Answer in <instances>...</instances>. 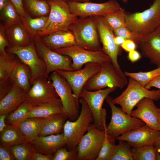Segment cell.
Here are the masks:
<instances>
[{
    "label": "cell",
    "mask_w": 160,
    "mask_h": 160,
    "mask_svg": "<svg viewBox=\"0 0 160 160\" xmlns=\"http://www.w3.org/2000/svg\"><path fill=\"white\" fill-rule=\"evenodd\" d=\"M26 13L33 18L48 16L50 8L47 0H23Z\"/></svg>",
    "instance_id": "29"
},
{
    "label": "cell",
    "mask_w": 160,
    "mask_h": 160,
    "mask_svg": "<svg viewBox=\"0 0 160 160\" xmlns=\"http://www.w3.org/2000/svg\"><path fill=\"white\" fill-rule=\"evenodd\" d=\"M7 0H0V11H1L4 7Z\"/></svg>",
    "instance_id": "53"
},
{
    "label": "cell",
    "mask_w": 160,
    "mask_h": 160,
    "mask_svg": "<svg viewBox=\"0 0 160 160\" xmlns=\"http://www.w3.org/2000/svg\"><path fill=\"white\" fill-rule=\"evenodd\" d=\"M12 3L18 13L21 16H23L26 14L24 9L23 0H10Z\"/></svg>",
    "instance_id": "46"
},
{
    "label": "cell",
    "mask_w": 160,
    "mask_h": 160,
    "mask_svg": "<svg viewBox=\"0 0 160 160\" xmlns=\"http://www.w3.org/2000/svg\"><path fill=\"white\" fill-rule=\"evenodd\" d=\"M144 98L155 101L159 100L160 99V89L150 90L135 80L129 77L125 89L119 96L113 98L112 102L115 104L120 105L124 112L130 115L134 107Z\"/></svg>",
    "instance_id": "5"
},
{
    "label": "cell",
    "mask_w": 160,
    "mask_h": 160,
    "mask_svg": "<svg viewBox=\"0 0 160 160\" xmlns=\"http://www.w3.org/2000/svg\"><path fill=\"white\" fill-rule=\"evenodd\" d=\"M54 51L70 57L72 61L71 66L73 70L81 68L84 65L95 63L101 65L107 62H112L110 57L103 50L94 51L82 48L77 45L61 48Z\"/></svg>",
    "instance_id": "12"
},
{
    "label": "cell",
    "mask_w": 160,
    "mask_h": 160,
    "mask_svg": "<svg viewBox=\"0 0 160 160\" xmlns=\"http://www.w3.org/2000/svg\"><path fill=\"white\" fill-rule=\"evenodd\" d=\"M116 87H108L105 89L90 91L83 89L79 98H83L87 103L93 117V125L99 129L105 130L107 127L106 111L102 108L103 102L110 93L114 92Z\"/></svg>",
    "instance_id": "9"
},
{
    "label": "cell",
    "mask_w": 160,
    "mask_h": 160,
    "mask_svg": "<svg viewBox=\"0 0 160 160\" xmlns=\"http://www.w3.org/2000/svg\"><path fill=\"white\" fill-rule=\"evenodd\" d=\"M157 151L153 145L131 148L134 160H156Z\"/></svg>",
    "instance_id": "36"
},
{
    "label": "cell",
    "mask_w": 160,
    "mask_h": 160,
    "mask_svg": "<svg viewBox=\"0 0 160 160\" xmlns=\"http://www.w3.org/2000/svg\"><path fill=\"white\" fill-rule=\"evenodd\" d=\"M78 156L77 147L69 151L66 148L58 149L53 155L52 160H76Z\"/></svg>",
    "instance_id": "41"
},
{
    "label": "cell",
    "mask_w": 160,
    "mask_h": 160,
    "mask_svg": "<svg viewBox=\"0 0 160 160\" xmlns=\"http://www.w3.org/2000/svg\"><path fill=\"white\" fill-rule=\"evenodd\" d=\"M156 160H160V153L157 151L156 153Z\"/></svg>",
    "instance_id": "55"
},
{
    "label": "cell",
    "mask_w": 160,
    "mask_h": 160,
    "mask_svg": "<svg viewBox=\"0 0 160 160\" xmlns=\"http://www.w3.org/2000/svg\"><path fill=\"white\" fill-rule=\"evenodd\" d=\"M69 0L71 1H74V2L82 3V2H87V1H89L91 0Z\"/></svg>",
    "instance_id": "54"
},
{
    "label": "cell",
    "mask_w": 160,
    "mask_h": 160,
    "mask_svg": "<svg viewBox=\"0 0 160 160\" xmlns=\"http://www.w3.org/2000/svg\"><path fill=\"white\" fill-rule=\"evenodd\" d=\"M33 107L28 101L25 100L14 111L7 115L5 119L6 124L17 127L25 119Z\"/></svg>",
    "instance_id": "34"
},
{
    "label": "cell",
    "mask_w": 160,
    "mask_h": 160,
    "mask_svg": "<svg viewBox=\"0 0 160 160\" xmlns=\"http://www.w3.org/2000/svg\"><path fill=\"white\" fill-rule=\"evenodd\" d=\"M49 79L61 100L63 112L67 116L69 120H75L80 113L79 103V99L74 95L71 86L57 71L52 72Z\"/></svg>",
    "instance_id": "8"
},
{
    "label": "cell",
    "mask_w": 160,
    "mask_h": 160,
    "mask_svg": "<svg viewBox=\"0 0 160 160\" xmlns=\"http://www.w3.org/2000/svg\"><path fill=\"white\" fill-rule=\"evenodd\" d=\"M50 8L47 22L37 36L41 37L53 32L68 29L78 18L71 12L67 1L63 0H47Z\"/></svg>",
    "instance_id": "4"
},
{
    "label": "cell",
    "mask_w": 160,
    "mask_h": 160,
    "mask_svg": "<svg viewBox=\"0 0 160 160\" xmlns=\"http://www.w3.org/2000/svg\"><path fill=\"white\" fill-rule=\"evenodd\" d=\"M124 3L127 4L128 2V0H121Z\"/></svg>",
    "instance_id": "57"
},
{
    "label": "cell",
    "mask_w": 160,
    "mask_h": 160,
    "mask_svg": "<svg viewBox=\"0 0 160 160\" xmlns=\"http://www.w3.org/2000/svg\"><path fill=\"white\" fill-rule=\"evenodd\" d=\"M67 2L71 12L79 18L102 16L114 12L121 7L115 0H110L103 3L90 1L80 3L70 0Z\"/></svg>",
    "instance_id": "14"
},
{
    "label": "cell",
    "mask_w": 160,
    "mask_h": 160,
    "mask_svg": "<svg viewBox=\"0 0 160 160\" xmlns=\"http://www.w3.org/2000/svg\"><path fill=\"white\" fill-rule=\"evenodd\" d=\"M10 147L0 145V160H14Z\"/></svg>",
    "instance_id": "44"
},
{
    "label": "cell",
    "mask_w": 160,
    "mask_h": 160,
    "mask_svg": "<svg viewBox=\"0 0 160 160\" xmlns=\"http://www.w3.org/2000/svg\"><path fill=\"white\" fill-rule=\"evenodd\" d=\"M43 119L41 118H28L18 124L17 127L27 142L31 143L38 138Z\"/></svg>",
    "instance_id": "28"
},
{
    "label": "cell",
    "mask_w": 160,
    "mask_h": 160,
    "mask_svg": "<svg viewBox=\"0 0 160 160\" xmlns=\"http://www.w3.org/2000/svg\"><path fill=\"white\" fill-rule=\"evenodd\" d=\"M13 55L6 52L0 53V84L9 78L17 60L13 58Z\"/></svg>",
    "instance_id": "35"
},
{
    "label": "cell",
    "mask_w": 160,
    "mask_h": 160,
    "mask_svg": "<svg viewBox=\"0 0 160 160\" xmlns=\"http://www.w3.org/2000/svg\"><path fill=\"white\" fill-rule=\"evenodd\" d=\"M46 76L35 79L27 92L26 100L34 106L59 98L52 82Z\"/></svg>",
    "instance_id": "16"
},
{
    "label": "cell",
    "mask_w": 160,
    "mask_h": 160,
    "mask_svg": "<svg viewBox=\"0 0 160 160\" xmlns=\"http://www.w3.org/2000/svg\"><path fill=\"white\" fill-rule=\"evenodd\" d=\"M101 65L100 71L86 82L83 89L95 91L105 87L123 89L128 84L126 75L119 73L111 62H105Z\"/></svg>",
    "instance_id": "7"
},
{
    "label": "cell",
    "mask_w": 160,
    "mask_h": 160,
    "mask_svg": "<svg viewBox=\"0 0 160 160\" xmlns=\"http://www.w3.org/2000/svg\"><path fill=\"white\" fill-rule=\"evenodd\" d=\"M126 14L124 9L121 7L114 12L100 17L105 25L113 32L114 30L119 28L126 26Z\"/></svg>",
    "instance_id": "32"
},
{
    "label": "cell",
    "mask_w": 160,
    "mask_h": 160,
    "mask_svg": "<svg viewBox=\"0 0 160 160\" xmlns=\"http://www.w3.org/2000/svg\"><path fill=\"white\" fill-rule=\"evenodd\" d=\"M34 151L52 157L58 149L66 146L63 132L45 136H39L30 143Z\"/></svg>",
    "instance_id": "21"
},
{
    "label": "cell",
    "mask_w": 160,
    "mask_h": 160,
    "mask_svg": "<svg viewBox=\"0 0 160 160\" xmlns=\"http://www.w3.org/2000/svg\"><path fill=\"white\" fill-rule=\"evenodd\" d=\"M63 113L60 98L33 107L25 119L30 118H44L55 114Z\"/></svg>",
    "instance_id": "27"
},
{
    "label": "cell",
    "mask_w": 160,
    "mask_h": 160,
    "mask_svg": "<svg viewBox=\"0 0 160 160\" xmlns=\"http://www.w3.org/2000/svg\"><path fill=\"white\" fill-rule=\"evenodd\" d=\"M5 28L9 47H24L31 43L32 38L21 22Z\"/></svg>",
    "instance_id": "25"
},
{
    "label": "cell",
    "mask_w": 160,
    "mask_h": 160,
    "mask_svg": "<svg viewBox=\"0 0 160 160\" xmlns=\"http://www.w3.org/2000/svg\"><path fill=\"white\" fill-rule=\"evenodd\" d=\"M141 57L140 54L136 50L129 52L128 58L132 63H135L140 60Z\"/></svg>",
    "instance_id": "47"
},
{
    "label": "cell",
    "mask_w": 160,
    "mask_h": 160,
    "mask_svg": "<svg viewBox=\"0 0 160 160\" xmlns=\"http://www.w3.org/2000/svg\"><path fill=\"white\" fill-rule=\"evenodd\" d=\"M52 157L46 156L33 151L31 160H52Z\"/></svg>",
    "instance_id": "48"
},
{
    "label": "cell",
    "mask_w": 160,
    "mask_h": 160,
    "mask_svg": "<svg viewBox=\"0 0 160 160\" xmlns=\"http://www.w3.org/2000/svg\"><path fill=\"white\" fill-rule=\"evenodd\" d=\"M124 73L126 76L134 79L142 86L145 87L151 81L160 75V66L147 72H130L125 71Z\"/></svg>",
    "instance_id": "37"
},
{
    "label": "cell",
    "mask_w": 160,
    "mask_h": 160,
    "mask_svg": "<svg viewBox=\"0 0 160 160\" xmlns=\"http://www.w3.org/2000/svg\"><path fill=\"white\" fill-rule=\"evenodd\" d=\"M126 23L138 37L153 32L160 25V0H154L149 8L142 12L127 13Z\"/></svg>",
    "instance_id": "1"
},
{
    "label": "cell",
    "mask_w": 160,
    "mask_h": 160,
    "mask_svg": "<svg viewBox=\"0 0 160 160\" xmlns=\"http://www.w3.org/2000/svg\"><path fill=\"white\" fill-rule=\"evenodd\" d=\"M68 119V116L63 113L43 118L39 136H45L63 132L64 125Z\"/></svg>",
    "instance_id": "24"
},
{
    "label": "cell",
    "mask_w": 160,
    "mask_h": 160,
    "mask_svg": "<svg viewBox=\"0 0 160 160\" xmlns=\"http://www.w3.org/2000/svg\"><path fill=\"white\" fill-rule=\"evenodd\" d=\"M31 73L26 65L16 60L9 78L12 84L18 86L27 92L31 87Z\"/></svg>",
    "instance_id": "26"
},
{
    "label": "cell",
    "mask_w": 160,
    "mask_h": 160,
    "mask_svg": "<svg viewBox=\"0 0 160 160\" xmlns=\"http://www.w3.org/2000/svg\"><path fill=\"white\" fill-rule=\"evenodd\" d=\"M9 47L5 32V28L1 23L0 24V53L6 52L5 48Z\"/></svg>",
    "instance_id": "43"
},
{
    "label": "cell",
    "mask_w": 160,
    "mask_h": 160,
    "mask_svg": "<svg viewBox=\"0 0 160 160\" xmlns=\"http://www.w3.org/2000/svg\"><path fill=\"white\" fill-rule=\"evenodd\" d=\"M37 53L46 65L47 75L59 70L74 71L71 65L72 59L69 56L60 54L46 46L40 37L36 35L32 37Z\"/></svg>",
    "instance_id": "11"
},
{
    "label": "cell",
    "mask_w": 160,
    "mask_h": 160,
    "mask_svg": "<svg viewBox=\"0 0 160 160\" xmlns=\"http://www.w3.org/2000/svg\"><path fill=\"white\" fill-rule=\"evenodd\" d=\"M96 19L100 42L102 44L103 51L111 59L112 63L117 70L121 74H125L120 66L118 57L120 54V47L114 41L115 35L104 23L100 16H94Z\"/></svg>",
    "instance_id": "18"
},
{
    "label": "cell",
    "mask_w": 160,
    "mask_h": 160,
    "mask_svg": "<svg viewBox=\"0 0 160 160\" xmlns=\"http://www.w3.org/2000/svg\"><path fill=\"white\" fill-rule=\"evenodd\" d=\"M63 0L64 1H69V0Z\"/></svg>",
    "instance_id": "59"
},
{
    "label": "cell",
    "mask_w": 160,
    "mask_h": 160,
    "mask_svg": "<svg viewBox=\"0 0 160 160\" xmlns=\"http://www.w3.org/2000/svg\"><path fill=\"white\" fill-rule=\"evenodd\" d=\"M137 44L133 40L130 39H125L121 47L125 51L129 52L136 50Z\"/></svg>",
    "instance_id": "45"
},
{
    "label": "cell",
    "mask_w": 160,
    "mask_h": 160,
    "mask_svg": "<svg viewBox=\"0 0 160 160\" xmlns=\"http://www.w3.org/2000/svg\"><path fill=\"white\" fill-rule=\"evenodd\" d=\"M0 18L5 27L21 22V16L10 0H7L4 7L0 11Z\"/></svg>",
    "instance_id": "33"
},
{
    "label": "cell",
    "mask_w": 160,
    "mask_h": 160,
    "mask_svg": "<svg viewBox=\"0 0 160 160\" xmlns=\"http://www.w3.org/2000/svg\"><path fill=\"white\" fill-rule=\"evenodd\" d=\"M48 16L33 18L26 13L21 16V23L32 37L37 35L46 25Z\"/></svg>",
    "instance_id": "31"
},
{
    "label": "cell",
    "mask_w": 160,
    "mask_h": 160,
    "mask_svg": "<svg viewBox=\"0 0 160 160\" xmlns=\"http://www.w3.org/2000/svg\"><path fill=\"white\" fill-rule=\"evenodd\" d=\"M15 160H31L33 149L30 143L26 142L10 147Z\"/></svg>",
    "instance_id": "39"
},
{
    "label": "cell",
    "mask_w": 160,
    "mask_h": 160,
    "mask_svg": "<svg viewBox=\"0 0 160 160\" xmlns=\"http://www.w3.org/2000/svg\"><path fill=\"white\" fill-rule=\"evenodd\" d=\"M158 112L159 113H160V108H158Z\"/></svg>",
    "instance_id": "58"
},
{
    "label": "cell",
    "mask_w": 160,
    "mask_h": 160,
    "mask_svg": "<svg viewBox=\"0 0 160 160\" xmlns=\"http://www.w3.org/2000/svg\"><path fill=\"white\" fill-rule=\"evenodd\" d=\"M80 69L72 71H57L67 81L72 88L73 94L79 99L80 94L86 82L100 71L102 65L98 63L90 62Z\"/></svg>",
    "instance_id": "15"
},
{
    "label": "cell",
    "mask_w": 160,
    "mask_h": 160,
    "mask_svg": "<svg viewBox=\"0 0 160 160\" xmlns=\"http://www.w3.org/2000/svg\"><path fill=\"white\" fill-rule=\"evenodd\" d=\"M125 39L119 36H115L114 41L116 44L119 46L120 47L124 42Z\"/></svg>",
    "instance_id": "51"
},
{
    "label": "cell",
    "mask_w": 160,
    "mask_h": 160,
    "mask_svg": "<svg viewBox=\"0 0 160 160\" xmlns=\"http://www.w3.org/2000/svg\"><path fill=\"white\" fill-rule=\"evenodd\" d=\"M79 101L81 109L79 117L74 121L67 120L64 126L63 132L69 151L77 147L94 121L92 113L85 100L80 97Z\"/></svg>",
    "instance_id": "3"
},
{
    "label": "cell",
    "mask_w": 160,
    "mask_h": 160,
    "mask_svg": "<svg viewBox=\"0 0 160 160\" xmlns=\"http://www.w3.org/2000/svg\"><path fill=\"white\" fill-rule=\"evenodd\" d=\"M7 51L9 53L17 56L21 62L30 68L31 73V84L38 77H48L45 64L38 55L32 38L29 45L24 47H10Z\"/></svg>",
    "instance_id": "13"
},
{
    "label": "cell",
    "mask_w": 160,
    "mask_h": 160,
    "mask_svg": "<svg viewBox=\"0 0 160 160\" xmlns=\"http://www.w3.org/2000/svg\"><path fill=\"white\" fill-rule=\"evenodd\" d=\"M68 29L74 35L78 46L92 51L102 50L94 16L78 18Z\"/></svg>",
    "instance_id": "2"
},
{
    "label": "cell",
    "mask_w": 160,
    "mask_h": 160,
    "mask_svg": "<svg viewBox=\"0 0 160 160\" xmlns=\"http://www.w3.org/2000/svg\"><path fill=\"white\" fill-rule=\"evenodd\" d=\"M116 145L115 144V139L109 138L106 133L105 140L96 160H109Z\"/></svg>",
    "instance_id": "40"
},
{
    "label": "cell",
    "mask_w": 160,
    "mask_h": 160,
    "mask_svg": "<svg viewBox=\"0 0 160 160\" xmlns=\"http://www.w3.org/2000/svg\"><path fill=\"white\" fill-rule=\"evenodd\" d=\"M115 149L109 160H134L131 153V147L127 141L118 140Z\"/></svg>",
    "instance_id": "38"
},
{
    "label": "cell",
    "mask_w": 160,
    "mask_h": 160,
    "mask_svg": "<svg viewBox=\"0 0 160 160\" xmlns=\"http://www.w3.org/2000/svg\"><path fill=\"white\" fill-rule=\"evenodd\" d=\"M39 37L46 46L53 50L77 44L74 35L68 29L56 31Z\"/></svg>",
    "instance_id": "22"
},
{
    "label": "cell",
    "mask_w": 160,
    "mask_h": 160,
    "mask_svg": "<svg viewBox=\"0 0 160 160\" xmlns=\"http://www.w3.org/2000/svg\"><path fill=\"white\" fill-rule=\"evenodd\" d=\"M158 122L160 127V113H159L158 115Z\"/></svg>",
    "instance_id": "56"
},
{
    "label": "cell",
    "mask_w": 160,
    "mask_h": 160,
    "mask_svg": "<svg viewBox=\"0 0 160 160\" xmlns=\"http://www.w3.org/2000/svg\"><path fill=\"white\" fill-rule=\"evenodd\" d=\"M160 137V131L146 125L127 132L115 138L127 142L133 148L153 145Z\"/></svg>",
    "instance_id": "17"
},
{
    "label": "cell",
    "mask_w": 160,
    "mask_h": 160,
    "mask_svg": "<svg viewBox=\"0 0 160 160\" xmlns=\"http://www.w3.org/2000/svg\"><path fill=\"white\" fill-rule=\"evenodd\" d=\"M7 115L3 114L0 115V132H2L6 128L7 124L5 121Z\"/></svg>",
    "instance_id": "50"
},
{
    "label": "cell",
    "mask_w": 160,
    "mask_h": 160,
    "mask_svg": "<svg viewBox=\"0 0 160 160\" xmlns=\"http://www.w3.org/2000/svg\"><path fill=\"white\" fill-rule=\"evenodd\" d=\"M153 101L148 98H143L136 105V109L132 111L130 115L141 120L151 128L160 131L158 108Z\"/></svg>",
    "instance_id": "20"
},
{
    "label": "cell",
    "mask_w": 160,
    "mask_h": 160,
    "mask_svg": "<svg viewBox=\"0 0 160 160\" xmlns=\"http://www.w3.org/2000/svg\"><path fill=\"white\" fill-rule=\"evenodd\" d=\"M106 135L105 130L99 129L92 123L77 146V160H96Z\"/></svg>",
    "instance_id": "10"
},
{
    "label": "cell",
    "mask_w": 160,
    "mask_h": 160,
    "mask_svg": "<svg viewBox=\"0 0 160 160\" xmlns=\"http://www.w3.org/2000/svg\"><path fill=\"white\" fill-rule=\"evenodd\" d=\"M27 142L22 132L16 126L7 124L5 129L0 133V145L10 147Z\"/></svg>",
    "instance_id": "30"
},
{
    "label": "cell",
    "mask_w": 160,
    "mask_h": 160,
    "mask_svg": "<svg viewBox=\"0 0 160 160\" xmlns=\"http://www.w3.org/2000/svg\"><path fill=\"white\" fill-rule=\"evenodd\" d=\"M152 87H156L160 89V75L151 81L145 87V88L149 89Z\"/></svg>",
    "instance_id": "49"
},
{
    "label": "cell",
    "mask_w": 160,
    "mask_h": 160,
    "mask_svg": "<svg viewBox=\"0 0 160 160\" xmlns=\"http://www.w3.org/2000/svg\"><path fill=\"white\" fill-rule=\"evenodd\" d=\"M113 98L108 96L105 99L111 110L110 122L105 130L108 137L111 139L124 133L145 124L141 120L132 116L117 107L112 102Z\"/></svg>",
    "instance_id": "6"
},
{
    "label": "cell",
    "mask_w": 160,
    "mask_h": 160,
    "mask_svg": "<svg viewBox=\"0 0 160 160\" xmlns=\"http://www.w3.org/2000/svg\"><path fill=\"white\" fill-rule=\"evenodd\" d=\"M137 44L144 57L160 66V25L150 34L140 37Z\"/></svg>",
    "instance_id": "19"
},
{
    "label": "cell",
    "mask_w": 160,
    "mask_h": 160,
    "mask_svg": "<svg viewBox=\"0 0 160 160\" xmlns=\"http://www.w3.org/2000/svg\"><path fill=\"white\" fill-rule=\"evenodd\" d=\"M113 32L116 36H119L124 39H130L133 40L137 44L138 37L135 35L126 26H122L113 31Z\"/></svg>",
    "instance_id": "42"
},
{
    "label": "cell",
    "mask_w": 160,
    "mask_h": 160,
    "mask_svg": "<svg viewBox=\"0 0 160 160\" xmlns=\"http://www.w3.org/2000/svg\"><path fill=\"white\" fill-rule=\"evenodd\" d=\"M27 92L21 87L12 85L9 92L0 100V115H8L26 99Z\"/></svg>",
    "instance_id": "23"
},
{
    "label": "cell",
    "mask_w": 160,
    "mask_h": 160,
    "mask_svg": "<svg viewBox=\"0 0 160 160\" xmlns=\"http://www.w3.org/2000/svg\"><path fill=\"white\" fill-rule=\"evenodd\" d=\"M154 145L156 148L157 151L160 153V137L156 142Z\"/></svg>",
    "instance_id": "52"
}]
</instances>
